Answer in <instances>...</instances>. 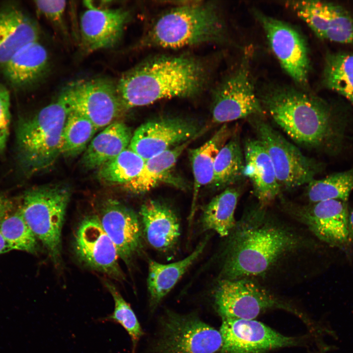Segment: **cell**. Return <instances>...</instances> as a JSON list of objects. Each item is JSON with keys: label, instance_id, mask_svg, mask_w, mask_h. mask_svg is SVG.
<instances>
[{"label": "cell", "instance_id": "6da1fadb", "mask_svg": "<svg viewBox=\"0 0 353 353\" xmlns=\"http://www.w3.org/2000/svg\"><path fill=\"white\" fill-rule=\"evenodd\" d=\"M227 237L220 279L265 277L284 259L313 245L258 203L236 222Z\"/></svg>", "mask_w": 353, "mask_h": 353}, {"label": "cell", "instance_id": "7a4b0ae2", "mask_svg": "<svg viewBox=\"0 0 353 353\" xmlns=\"http://www.w3.org/2000/svg\"><path fill=\"white\" fill-rule=\"evenodd\" d=\"M258 96L265 113L297 144L334 150L341 141V123L322 99L275 84L267 86Z\"/></svg>", "mask_w": 353, "mask_h": 353}, {"label": "cell", "instance_id": "3957f363", "mask_svg": "<svg viewBox=\"0 0 353 353\" xmlns=\"http://www.w3.org/2000/svg\"><path fill=\"white\" fill-rule=\"evenodd\" d=\"M207 75L203 63L193 57L162 56L126 72L116 87L127 109L162 99L196 96L203 90Z\"/></svg>", "mask_w": 353, "mask_h": 353}, {"label": "cell", "instance_id": "277c9868", "mask_svg": "<svg viewBox=\"0 0 353 353\" xmlns=\"http://www.w3.org/2000/svg\"><path fill=\"white\" fill-rule=\"evenodd\" d=\"M226 27L217 5L212 2L181 3L165 12L143 40L148 47L178 49L203 43H221Z\"/></svg>", "mask_w": 353, "mask_h": 353}, {"label": "cell", "instance_id": "5b68a950", "mask_svg": "<svg viewBox=\"0 0 353 353\" xmlns=\"http://www.w3.org/2000/svg\"><path fill=\"white\" fill-rule=\"evenodd\" d=\"M70 112L59 97L20 122L16 135L17 158L25 173L32 174L48 168L62 154V134Z\"/></svg>", "mask_w": 353, "mask_h": 353}, {"label": "cell", "instance_id": "8992f818", "mask_svg": "<svg viewBox=\"0 0 353 353\" xmlns=\"http://www.w3.org/2000/svg\"><path fill=\"white\" fill-rule=\"evenodd\" d=\"M70 198V192L65 187H38L24 194L19 207L55 264L61 259V232Z\"/></svg>", "mask_w": 353, "mask_h": 353}, {"label": "cell", "instance_id": "52a82bcc", "mask_svg": "<svg viewBox=\"0 0 353 353\" xmlns=\"http://www.w3.org/2000/svg\"><path fill=\"white\" fill-rule=\"evenodd\" d=\"M273 164L281 190H291L315 179L322 165L306 156L261 116L249 118Z\"/></svg>", "mask_w": 353, "mask_h": 353}, {"label": "cell", "instance_id": "ba28073f", "mask_svg": "<svg viewBox=\"0 0 353 353\" xmlns=\"http://www.w3.org/2000/svg\"><path fill=\"white\" fill-rule=\"evenodd\" d=\"M250 53H245L238 67L220 84L214 94L212 106L213 122H228L265 112L256 94L250 69Z\"/></svg>", "mask_w": 353, "mask_h": 353}, {"label": "cell", "instance_id": "9c48e42d", "mask_svg": "<svg viewBox=\"0 0 353 353\" xmlns=\"http://www.w3.org/2000/svg\"><path fill=\"white\" fill-rule=\"evenodd\" d=\"M59 97L70 111L86 117L97 129L113 123L126 109L116 86L105 79L81 80L71 83Z\"/></svg>", "mask_w": 353, "mask_h": 353}, {"label": "cell", "instance_id": "30bf717a", "mask_svg": "<svg viewBox=\"0 0 353 353\" xmlns=\"http://www.w3.org/2000/svg\"><path fill=\"white\" fill-rule=\"evenodd\" d=\"M161 324L156 353H214L222 348L220 332L195 316L168 312Z\"/></svg>", "mask_w": 353, "mask_h": 353}, {"label": "cell", "instance_id": "8fae6325", "mask_svg": "<svg viewBox=\"0 0 353 353\" xmlns=\"http://www.w3.org/2000/svg\"><path fill=\"white\" fill-rule=\"evenodd\" d=\"M272 51L280 66L293 81L305 86L308 80L310 59L306 41L291 25L262 12L254 11Z\"/></svg>", "mask_w": 353, "mask_h": 353}, {"label": "cell", "instance_id": "7c38bea8", "mask_svg": "<svg viewBox=\"0 0 353 353\" xmlns=\"http://www.w3.org/2000/svg\"><path fill=\"white\" fill-rule=\"evenodd\" d=\"M285 208L320 241L346 251L351 244L347 202L328 200L306 205L284 202Z\"/></svg>", "mask_w": 353, "mask_h": 353}, {"label": "cell", "instance_id": "4fadbf2b", "mask_svg": "<svg viewBox=\"0 0 353 353\" xmlns=\"http://www.w3.org/2000/svg\"><path fill=\"white\" fill-rule=\"evenodd\" d=\"M214 296L222 318L253 320L264 310L280 305L268 290L248 278L220 279Z\"/></svg>", "mask_w": 353, "mask_h": 353}, {"label": "cell", "instance_id": "5bb4252c", "mask_svg": "<svg viewBox=\"0 0 353 353\" xmlns=\"http://www.w3.org/2000/svg\"><path fill=\"white\" fill-rule=\"evenodd\" d=\"M200 132L192 120L177 117L159 118L139 126L132 134L128 148L145 161L192 139Z\"/></svg>", "mask_w": 353, "mask_h": 353}, {"label": "cell", "instance_id": "9a60e30c", "mask_svg": "<svg viewBox=\"0 0 353 353\" xmlns=\"http://www.w3.org/2000/svg\"><path fill=\"white\" fill-rule=\"evenodd\" d=\"M289 8L319 38L353 45V19L342 6L320 0H290Z\"/></svg>", "mask_w": 353, "mask_h": 353}, {"label": "cell", "instance_id": "2e32d148", "mask_svg": "<svg viewBox=\"0 0 353 353\" xmlns=\"http://www.w3.org/2000/svg\"><path fill=\"white\" fill-rule=\"evenodd\" d=\"M74 247L78 257L90 268L116 279L124 278L117 250L98 216H87L81 222L76 233Z\"/></svg>", "mask_w": 353, "mask_h": 353}, {"label": "cell", "instance_id": "e0dca14e", "mask_svg": "<svg viewBox=\"0 0 353 353\" xmlns=\"http://www.w3.org/2000/svg\"><path fill=\"white\" fill-rule=\"evenodd\" d=\"M220 332L223 353H264L295 342L254 320L223 318Z\"/></svg>", "mask_w": 353, "mask_h": 353}, {"label": "cell", "instance_id": "ac0fdd59", "mask_svg": "<svg viewBox=\"0 0 353 353\" xmlns=\"http://www.w3.org/2000/svg\"><path fill=\"white\" fill-rule=\"evenodd\" d=\"M98 217L119 258L129 264L143 248L144 236L139 217L132 209L112 200L104 203Z\"/></svg>", "mask_w": 353, "mask_h": 353}, {"label": "cell", "instance_id": "d6986e66", "mask_svg": "<svg viewBox=\"0 0 353 353\" xmlns=\"http://www.w3.org/2000/svg\"><path fill=\"white\" fill-rule=\"evenodd\" d=\"M129 13L122 8L100 9L90 5L81 15V44L86 52L109 48L121 39Z\"/></svg>", "mask_w": 353, "mask_h": 353}, {"label": "cell", "instance_id": "ffe728a7", "mask_svg": "<svg viewBox=\"0 0 353 353\" xmlns=\"http://www.w3.org/2000/svg\"><path fill=\"white\" fill-rule=\"evenodd\" d=\"M139 218L149 244L161 252L172 251L180 235L179 221L173 209L160 201L148 200L142 205Z\"/></svg>", "mask_w": 353, "mask_h": 353}, {"label": "cell", "instance_id": "44dd1931", "mask_svg": "<svg viewBox=\"0 0 353 353\" xmlns=\"http://www.w3.org/2000/svg\"><path fill=\"white\" fill-rule=\"evenodd\" d=\"M243 152L244 176L250 179L258 203L266 207L279 196L281 191L272 162L257 138L247 139L244 144Z\"/></svg>", "mask_w": 353, "mask_h": 353}, {"label": "cell", "instance_id": "7402d4cb", "mask_svg": "<svg viewBox=\"0 0 353 353\" xmlns=\"http://www.w3.org/2000/svg\"><path fill=\"white\" fill-rule=\"evenodd\" d=\"M39 28L35 22L20 9L0 10V66L27 45L38 41Z\"/></svg>", "mask_w": 353, "mask_h": 353}, {"label": "cell", "instance_id": "603a6c76", "mask_svg": "<svg viewBox=\"0 0 353 353\" xmlns=\"http://www.w3.org/2000/svg\"><path fill=\"white\" fill-rule=\"evenodd\" d=\"M132 136L125 123H112L91 140L82 156V165L89 170L99 169L128 148Z\"/></svg>", "mask_w": 353, "mask_h": 353}, {"label": "cell", "instance_id": "cb8c5ba5", "mask_svg": "<svg viewBox=\"0 0 353 353\" xmlns=\"http://www.w3.org/2000/svg\"><path fill=\"white\" fill-rule=\"evenodd\" d=\"M208 239H203L190 254L178 261L162 264L150 260L147 286L151 306L155 307L176 285L202 253Z\"/></svg>", "mask_w": 353, "mask_h": 353}, {"label": "cell", "instance_id": "d4e9b609", "mask_svg": "<svg viewBox=\"0 0 353 353\" xmlns=\"http://www.w3.org/2000/svg\"><path fill=\"white\" fill-rule=\"evenodd\" d=\"M49 55L38 41L19 50L3 67L4 76L13 85L25 86L35 82L47 71Z\"/></svg>", "mask_w": 353, "mask_h": 353}, {"label": "cell", "instance_id": "484cf974", "mask_svg": "<svg viewBox=\"0 0 353 353\" xmlns=\"http://www.w3.org/2000/svg\"><path fill=\"white\" fill-rule=\"evenodd\" d=\"M232 131L224 124L206 142L191 150L190 159L194 176V194L191 215L201 188L211 183L216 156L221 148L232 136Z\"/></svg>", "mask_w": 353, "mask_h": 353}, {"label": "cell", "instance_id": "4316f807", "mask_svg": "<svg viewBox=\"0 0 353 353\" xmlns=\"http://www.w3.org/2000/svg\"><path fill=\"white\" fill-rule=\"evenodd\" d=\"M241 192L240 186L227 187L206 204L200 219L202 230L227 237L236 224L234 213Z\"/></svg>", "mask_w": 353, "mask_h": 353}, {"label": "cell", "instance_id": "83f0119b", "mask_svg": "<svg viewBox=\"0 0 353 353\" xmlns=\"http://www.w3.org/2000/svg\"><path fill=\"white\" fill-rule=\"evenodd\" d=\"M245 162L239 134H232L219 151L214 163L210 185L216 189L232 186L244 177Z\"/></svg>", "mask_w": 353, "mask_h": 353}, {"label": "cell", "instance_id": "f1b7e54d", "mask_svg": "<svg viewBox=\"0 0 353 353\" xmlns=\"http://www.w3.org/2000/svg\"><path fill=\"white\" fill-rule=\"evenodd\" d=\"M194 139L146 160L140 174L126 190L136 194H144L166 180L179 157Z\"/></svg>", "mask_w": 353, "mask_h": 353}, {"label": "cell", "instance_id": "f546056e", "mask_svg": "<svg viewBox=\"0 0 353 353\" xmlns=\"http://www.w3.org/2000/svg\"><path fill=\"white\" fill-rule=\"evenodd\" d=\"M325 86L342 95L353 105V53H329L323 74Z\"/></svg>", "mask_w": 353, "mask_h": 353}, {"label": "cell", "instance_id": "4dcf8cb0", "mask_svg": "<svg viewBox=\"0 0 353 353\" xmlns=\"http://www.w3.org/2000/svg\"><path fill=\"white\" fill-rule=\"evenodd\" d=\"M145 163L142 157L128 148L101 167L98 176L107 183L120 186L126 189L139 176Z\"/></svg>", "mask_w": 353, "mask_h": 353}, {"label": "cell", "instance_id": "1f68e13d", "mask_svg": "<svg viewBox=\"0 0 353 353\" xmlns=\"http://www.w3.org/2000/svg\"><path fill=\"white\" fill-rule=\"evenodd\" d=\"M353 190V168L320 179L313 180L307 184L305 192L309 203L328 200L347 202Z\"/></svg>", "mask_w": 353, "mask_h": 353}, {"label": "cell", "instance_id": "d6a6232c", "mask_svg": "<svg viewBox=\"0 0 353 353\" xmlns=\"http://www.w3.org/2000/svg\"><path fill=\"white\" fill-rule=\"evenodd\" d=\"M97 129L83 115L70 111L62 134V154L75 156L83 151Z\"/></svg>", "mask_w": 353, "mask_h": 353}, {"label": "cell", "instance_id": "836d02e7", "mask_svg": "<svg viewBox=\"0 0 353 353\" xmlns=\"http://www.w3.org/2000/svg\"><path fill=\"white\" fill-rule=\"evenodd\" d=\"M0 232L11 250L36 252L37 239L19 208L0 222Z\"/></svg>", "mask_w": 353, "mask_h": 353}, {"label": "cell", "instance_id": "e575fe53", "mask_svg": "<svg viewBox=\"0 0 353 353\" xmlns=\"http://www.w3.org/2000/svg\"><path fill=\"white\" fill-rule=\"evenodd\" d=\"M105 285L114 302L113 312L99 319L101 322H113L120 324L128 333L132 341V353H135L137 343L143 332L138 319L130 304L122 297L116 287L106 281Z\"/></svg>", "mask_w": 353, "mask_h": 353}, {"label": "cell", "instance_id": "d590c367", "mask_svg": "<svg viewBox=\"0 0 353 353\" xmlns=\"http://www.w3.org/2000/svg\"><path fill=\"white\" fill-rule=\"evenodd\" d=\"M38 12L55 26L65 29L63 17L66 1L65 0H39L34 1Z\"/></svg>", "mask_w": 353, "mask_h": 353}, {"label": "cell", "instance_id": "8d00e7d4", "mask_svg": "<svg viewBox=\"0 0 353 353\" xmlns=\"http://www.w3.org/2000/svg\"><path fill=\"white\" fill-rule=\"evenodd\" d=\"M10 97L8 89L0 83V153L5 149L10 124Z\"/></svg>", "mask_w": 353, "mask_h": 353}, {"label": "cell", "instance_id": "74e56055", "mask_svg": "<svg viewBox=\"0 0 353 353\" xmlns=\"http://www.w3.org/2000/svg\"><path fill=\"white\" fill-rule=\"evenodd\" d=\"M14 210V203L7 197L0 193V222Z\"/></svg>", "mask_w": 353, "mask_h": 353}, {"label": "cell", "instance_id": "f35d334b", "mask_svg": "<svg viewBox=\"0 0 353 353\" xmlns=\"http://www.w3.org/2000/svg\"><path fill=\"white\" fill-rule=\"evenodd\" d=\"M348 223L349 228L350 240L353 243V209L349 212Z\"/></svg>", "mask_w": 353, "mask_h": 353}, {"label": "cell", "instance_id": "ab89813d", "mask_svg": "<svg viewBox=\"0 0 353 353\" xmlns=\"http://www.w3.org/2000/svg\"><path fill=\"white\" fill-rule=\"evenodd\" d=\"M11 249L0 232V254L11 251Z\"/></svg>", "mask_w": 353, "mask_h": 353}]
</instances>
